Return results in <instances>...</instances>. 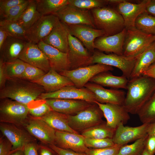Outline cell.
Wrapping results in <instances>:
<instances>
[{
	"instance_id": "6da1fadb",
	"label": "cell",
	"mask_w": 155,
	"mask_h": 155,
	"mask_svg": "<svg viewBox=\"0 0 155 155\" xmlns=\"http://www.w3.org/2000/svg\"><path fill=\"white\" fill-rule=\"evenodd\" d=\"M125 99L123 104L126 111L137 114L155 91V80L142 75L129 80Z\"/></svg>"
},
{
	"instance_id": "7a4b0ae2",
	"label": "cell",
	"mask_w": 155,
	"mask_h": 155,
	"mask_svg": "<svg viewBox=\"0 0 155 155\" xmlns=\"http://www.w3.org/2000/svg\"><path fill=\"white\" fill-rule=\"evenodd\" d=\"M45 91L39 85L22 78L7 79L1 89L0 98H9L28 105Z\"/></svg>"
},
{
	"instance_id": "3957f363",
	"label": "cell",
	"mask_w": 155,
	"mask_h": 155,
	"mask_svg": "<svg viewBox=\"0 0 155 155\" xmlns=\"http://www.w3.org/2000/svg\"><path fill=\"white\" fill-rule=\"evenodd\" d=\"M91 10L96 28L103 31L105 36L117 34L125 28L123 19L116 9L104 7Z\"/></svg>"
},
{
	"instance_id": "277c9868",
	"label": "cell",
	"mask_w": 155,
	"mask_h": 155,
	"mask_svg": "<svg viewBox=\"0 0 155 155\" xmlns=\"http://www.w3.org/2000/svg\"><path fill=\"white\" fill-rule=\"evenodd\" d=\"M1 99L0 122L24 127L28 120V116L30 108L28 105L9 98Z\"/></svg>"
},
{
	"instance_id": "5b68a950",
	"label": "cell",
	"mask_w": 155,
	"mask_h": 155,
	"mask_svg": "<svg viewBox=\"0 0 155 155\" xmlns=\"http://www.w3.org/2000/svg\"><path fill=\"white\" fill-rule=\"evenodd\" d=\"M155 41V35L146 34L135 28L126 29L123 55L138 56Z\"/></svg>"
},
{
	"instance_id": "8992f818",
	"label": "cell",
	"mask_w": 155,
	"mask_h": 155,
	"mask_svg": "<svg viewBox=\"0 0 155 155\" xmlns=\"http://www.w3.org/2000/svg\"><path fill=\"white\" fill-rule=\"evenodd\" d=\"M103 113L95 103L74 115H67L68 124L73 129L84 131L103 122Z\"/></svg>"
},
{
	"instance_id": "52a82bcc",
	"label": "cell",
	"mask_w": 155,
	"mask_h": 155,
	"mask_svg": "<svg viewBox=\"0 0 155 155\" xmlns=\"http://www.w3.org/2000/svg\"><path fill=\"white\" fill-rule=\"evenodd\" d=\"M139 56L130 57L123 55H119L114 53L106 54L101 51H95L92 55V63L117 67L122 71V75L129 80Z\"/></svg>"
},
{
	"instance_id": "ba28073f",
	"label": "cell",
	"mask_w": 155,
	"mask_h": 155,
	"mask_svg": "<svg viewBox=\"0 0 155 155\" xmlns=\"http://www.w3.org/2000/svg\"><path fill=\"white\" fill-rule=\"evenodd\" d=\"M53 14L66 25H84L96 28L89 10L81 9L68 4Z\"/></svg>"
},
{
	"instance_id": "9c48e42d",
	"label": "cell",
	"mask_w": 155,
	"mask_h": 155,
	"mask_svg": "<svg viewBox=\"0 0 155 155\" xmlns=\"http://www.w3.org/2000/svg\"><path fill=\"white\" fill-rule=\"evenodd\" d=\"M112 67L101 64L90 65L59 73L69 78L78 88H81L96 75L103 72L113 71Z\"/></svg>"
},
{
	"instance_id": "30bf717a",
	"label": "cell",
	"mask_w": 155,
	"mask_h": 155,
	"mask_svg": "<svg viewBox=\"0 0 155 155\" xmlns=\"http://www.w3.org/2000/svg\"><path fill=\"white\" fill-rule=\"evenodd\" d=\"M69 70L84 67L92 64V55L77 38L70 33L68 36Z\"/></svg>"
},
{
	"instance_id": "8fae6325",
	"label": "cell",
	"mask_w": 155,
	"mask_h": 155,
	"mask_svg": "<svg viewBox=\"0 0 155 155\" xmlns=\"http://www.w3.org/2000/svg\"><path fill=\"white\" fill-rule=\"evenodd\" d=\"M59 21L58 18L53 14L42 16L26 30L27 41L38 44L49 34Z\"/></svg>"
},
{
	"instance_id": "7c38bea8",
	"label": "cell",
	"mask_w": 155,
	"mask_h": 155,
	"mask_svg": "<svg viewBox=\"0 0 155 155\" xmlns=\"http://www.w3.org/2000/svg\"><path fill=\"white\" fill-rule=\"evenodd\" d=\"M23 127L12 124L0 123V131L11 144L14 151L23 150L26 144L34 141L33 137Z\"/></svg>"
},
{
	"instance_id": "4fadbf2b",
	"label": "cell",
	"mask_w": 155,
	"mask_h": 155,
	"mask_svg": "<svg viewBox=\"0 0 155 155\" xmlns=\"http://www.w3.org/2000/svg\"><path fill=\"white\" fill-rule=\"evenodd\" d=\"M42 100L58 98L84 100L92 103L96 101L94 94L86 88H78L75 86H65L55 92L42 93L39 97Z\"/></svg>"
},
{
	"instance_id": "5bb4252c",
	"label": "cell",
	"mask_w": 155,
	"mask_h": 155,
	"mask_svg": "<svg viewBox=\"0 0 155 155\" xmlns=\"http://www.w3.org/2000/svg\"><path fill=\"white\" fill-rule=\"evenodd\" d=\"M102 111L106 120V124L109 127L116 129L121 123L126 124L130 119L129 113L123 105L106 103L102 104L95 101Z\"/></svg>"
},
{
	"instance_id": "9a60e30c",
	"label": "cell",
	"mask_w": 155,
	"mask_h": 155,
	"mask_svg": "<svg viewBox=\"0 0 155 155\" xmlns=\"http://www.w3.org/2000/svg\"><path fill=\"white\" fill-rule=\"evenodd\" d=\"M18 58L26 63L40 69L46 73L51 69L47 58L37 44L28 41Z\"/></svg>"
},
{
	"instance_id": "2e32d148",
	"label": "cell",
	"mask_w": 155,
	"mask_h": 155,
	"mask_svg": "<svg viewBox=\"0 0 155 155\" xmlns=\"http://www.w3.org/2000/svg\"><path fill=\"white\" fill-rule=\"evenodd\" d=\"M150 123H144L139 126H124L121 123L116 128L112 139L115 144L125 145L135 141L148 134Z\"/></svg>"
},
{
	"instance_id": "e0dca14e",
	"label": "cell",
	"mask_w": 155,
	"mask_h": 155,
	"mask_svg": "<svg viewBox=\"0 0 155 155\" xmlns=\"http://www.w3.org/2000/svg\"><path fill=\"white\" fill-rule=\"evenodd\" d=\"M66 25L68 28L70 34L79 40L87 50L91 53H93L95 51L94 42L95 39L99 37L105 36L103 31L87 25Z\"/></svg>"
},
{
	"instance_id": "ac0fdd59",
	"label": "cell",
	"mask_w": 155,
	"mask_h": 155,
	"mask_svg": "<svg viewBox=\"0 0 155 155\" xmlns=\"http://www.w3.org/2000/svg\"><path fill=\"white\" fill-rule=\"evenodd\" d=\"M24 128L32 136L42 143L55 144L56 130L43 121L32 117L28 119Z\"/></svg>"
},
{
	"instance_id": "d6986e66",
	"label": "cell",
	"mask_w": 155,
	"mask_h": 155,
	"mask_svg": "<svg viewBox=\"0 0 155 155\" xmlns=\"http://www.w3.org/2000/svg\"><path fill=\"white\" fill-rule=\"evenodd\" d=\"M150 0H144L139 3H134L122 0L117 4L116 10L122 16L126 29L135 28V24L136 19L146 11Z\"/></svg>"
},
{
	"instance_id": "ffe728a7",
	"label": "cell",
	"mask_w": 155,
	"mask_h": 155,
	"mask_svg": "<svg viewBox=\"0 0 155 155\" xmlns=\"http://www.w3.org/2000/svg\"><path fill=\"white\" fill-rule=\"evenodd\" d=\"M84 87L94 94L96 101L99 103L121 105L123 104L126 94L123 90L107 89L94 83H88Z\"/></svg>"
},
{
	"instance_id": "44dd1931",
	"label": "cell",
	"mask_w": 155,
	"mask_h": 155,
	"mask_svg": "<svg viewBox=\"0 0 155 155\" xmlns=\"http://www.w3.org/2000/svg\"><path fill=\"white\" fill-rule=\"evenodd\" d=\"M53 110L67 115H74L94 103L79 100L51 98L45 100Z\"/></svg>"
},
{
	"instance_id": "7402d4cb",
	"label": "cell",
	"mask_w": 155,
	"mask_h": 155,
	"mask_svg": "<svg viewBox=\"0 0 155 155\" xmlns=\"http://www.w3.org/2000/svg\"><path fill=\"white\" fill-rule=\"evenodd\" d=\"M85 138L78 133L56 130L55 144L63 149L84 153L88 148L85 144Z\"/></svg>"
},
{
	"instance_id": "603a6c76",
	"label": "cell",
	"mask_w": 155,
	"mask_h": 155,
	"mask_svg": "<svg viewBox=\"0 0 155 155\" xmlns=\"http://www.w3.org/2000/svg\"><path fill=\"white\" fill-rule=\"evenodd\" d=\"M126 29L117 34L108 36H104L96 38L94 43L95 49L101 51L113 53L123 55V45Z\"/></svg>"
},
{
	"instance_id": "cb8c5ba5",
	"label": "cell",
	"mask_w": 155,
	"mask_h": 155,
	"mask_svg": "<svg viewBox=\"0 0 155 155\" xmlns=\"http://www.w3.org/2000/svg\"><path fill=\"white\" fill-rule=\"evenodd\" d=\"M69 30L67 25L60 21L42 41L63 52L68 53L69 50Z\"/></svg>"
},
{
	"instance_id": "d4e9b609",
	"label": "cell",
	"mask_w": 155,
	"mask_h": 155,
	"mask_svg": "<svg viewBox=\"0 0 155 155\" xmlns=\"http://www.w3.org/2000/svg\"><path fill=\"white\" fill-rule=\"evenodd\" d=\"M32 82L42 86L46 93L55 92L66 86H75L69 78L51 68L42 77Z\"/></svg>"
},
{
	"instance_id": "484cf974",
	"label": "cell",
	"mask_w": 155,
	"mask_h": 155,
	"mask_svg": "<svg viewBox=\"0 0 155 155\" xmlns=\"http://www.w3.org/2000/svg\"><path fill=\"white\" fill-rule=\"evenodd\" d=\"M40 49L47 58L52 69L59 73L69 70L68 55L44 43L42 41L38 44Z\"/></svg>"
},
{
	"instance_id": "4316f807",
	"label": "cell",
	"mask_w": 155,
	"mask_h": 155,
	"mask_svg": "<svg viewBox=\"0 0 155 155\" xmlns=\"http://www.w3.org/2000/svg\"><path fill=\"white\" fill-rule=\"evenodd\" d=\"M155 62V41L138 56L130 79L142 75L143 73Z\"/></svg>"
},
{
	"instance_id": "83f0119b",
	"label": "cell",
	"mask_w": 155,
	"mask_h": 155,
	"mask_svg": "<svg viewBox=\"0 0 155 155\" xmlns=\"http://www.w3.org/2000/svg\"><path fill=\"white\" fill-rule=\"evenodd\" d=\"M28 41L8 36L1 49V58L5 62L18 58Z\"/></svg>"
},
{
	"instance_id": "f1b7e54d",
	"label": "cell",
	"mask_w": 155,
	"mask_h": 155,
	"mask_svg": "<svg viewBox=\"0 0 155 155\" xmlns=\"http://www.w3.org/2000/svg\"><path fill=\"white\" fill-rule=\"evenodd\" d=\"M129 80L125 77L116 76L108 71L100 73L92 78L90 82L102 86L115 89H127Z\"/></svg>"
},
{
	"instance_id": "f546056e",
	"label": "cell",
	"mask_w": 155,
	"mask_h": 155,
	"mask_svg": "<svg viewBox=\"0 0 155 155\" xmlns=\"http://www.w3.org/2000/svg\"><path fill=\"white\" fill-rule=\"evenodd\" d=\"M36 118L45 121L56 130L78 133L69 126L67 115L52 110L43 117Z\"/></svg>"
},
{
	"instance_id": "4dcf8cb0",
	"label": "cell",
	"mask_w": 155,
	"mask_h": 155,
	"mask_svg": "<svg viewBox=\"0 0 155 155\" xmlns=\"http://www.w3.org/2000/svg\"><path fill=\"white\" fill-rule=\"evenodd\" d=\"M42 16L37 10L36 0H30L27 6L15 21L26 30Z\"/></svg>"
},
{
	"instance_id": "1f68e13d",
	"label": "cell",
	"mask_w": 155,
	"mask_h": 155,
	"mask_svg": "<svg viewBox=\"0 0 155 155\" xmlns=\"http://www.w3.org/2000/svg\"><path fill=\"white\" fill-rule=\"evenodd\" d=\"M116 130L103 122L83 131L82 135L85 138L95 139L112 138Z\"/></svg>"
},
{
	"instance_id": "d6a6232c",
	"label": "cell",
	"mask_w": 155,
	"mask_h": 155,
	"mask_svg": "<svg viewBox=\"0 0 155 155\" xmlns=\"http://www.w3.org/2000/svg\"><path fill=\"white\" fill-rule=\"evenodd\" d=\"M37 11L42 16L53 14L69 4L68 0H36Z\"/></svg>"
},
{
	"instance_id": "836d02e7",
	"label": "cell",
	"mask_w": 155,
	"mask_h": 155,
	"mask_svg": "<svg viewBox=\"0 0 155 155\" xmlns=\"http://www.w3.org/2000/svg\"><path fill=\"white\" fill-rule=\"evenodd\" d=\"M135 26L144 33L155 35V17L150 15L145 11L137 17Z\"/></svg>"
},
{
	"instance_id": "e575fe53",
	"label": "cell",
	"mask_w": 155,
	"mask_h": 155,
	"mask_svg": "<svg viewBox=\"0 0 155 155\" xmlns=\"http://www.w3.org/2000/svg\"><path fill=\"white\" fill-rule=\"evenodd\" d=\"M137 115L143 124L151 123L155 121V91Z\"/></svg>"
},
{
	"instance_id": "d590c367",
	"label": "cell",
	"mask_w": 155,
	"mask_h": 155,
	"mask_svg": "<svg viewBox=\"0 0 155 155\" xmlns=\"http://www.w3.org/2000/svg\"><path fill=\"white\" fill-rule=\"evenodd\" d=\"M0 26L6 32L9 36L27 41L26 30L16 21L1 20Z\"/></svg>"
},
{
	"instance_id": "8d00e7d4",
	"label": "cell",
	"mask_w": 155,
	"mask_h": 155,
	"mask_svg": "<svg viewBox=\"0 0 155 155\" xmlns=\"http://www.w3.org/2000/svg\"><path fill=\"white\" fill-rule=\"evenodd\" d=\"M5 63L8 78H22L26 67L25 63L19 58Z\"/></svg>"
},
{
	"instance_id": "74e56055",
	"label": "cell",
	"mask_w": 155,
	"mask_h": 155,
	"mask_svg": "<svg viewBox=\"0 0 155 155\" xmlns=\"http://www.w3.org/2000/svg\"><path fill=\"white\" fill-rule=\"evenodd\" d=\"M148 134L130 144H125L120 149L118 155H139L145 148V144Z\"/></svg>"
},
{
	"instance_id": "f35d334b",
	"label": "cell",
	"mask_w": 155,
	"mask_h": 155,
	"mask_svg": "<svg viewBox=\"0 0 155 155\" xmlns=\"http://www.w3.org/2000/svg\"><path fill=\"white\" fill-rule=\"evenodd\" d=\"M69 4L85 10L102 7L108 3V0H68Z\"/></svg>"
},
{
	"instance_id": "ab89813d",
	"label": "cell",
	"mask_w": 155,
	"mask_h": 155,
	"mask_svg": "<svg viewBox=\"0 0 155 155\" xmlns=\"http://www.w3.org/2000/svg\"><path fill=\"white\" fill-rule=\"evenodd\" d=\"M30 0H27L23 3L14 7L0 16L1 19L16 21L29 4Z\"/></svg>"
},
{
	"instance_id": "60d3db41",
	"label": "cell",
	"mask_w": 155,
	"mask_h": 155,
	"mask_svg": "<svg viewBox=\"0 0 155 155\" xmlns=\"http://www.w3.org/2000/svg\"><path fill=\"white\" fill-rule=\"evenodd\" d=\"M84 143L88 148L93 149L106 148L115 144L112 139L110 138L95 139L85 138Z\"/></svg>"
},
{
	"instance_id": "b9f144b4",
	"label": "cell",
	"mask_w": 155,
	"mask_h": 155,
	"mask_svg": "<svg viewBox=\"0 0 155 155\" xmlns=\"http://www.w3.org/2000/svg\"><path fill=\"white\" fill-rule=\"evenodd\" d=\"M123 145L115 144L112 146L102 148H88L84 153L86 155H118L120 149Z\"/></svg>"
},
{
	"instance_id": "7bdbcfd3",
	"label": "cell",
	"mask_w": 155,
	"mask_h": 155,
	"mask_svg": "<svg viewBox=\"0 0 155 155\" xmlns=\"http://www.w3.org/2000/svg\"><path fill=\"white\" fill-rule=\"evenodd\" d=\"M46 73L40 69L26 63L25 69L21 78L32 81L38 79Z\"/></svg>"
},
{
	"instance_id": "ee69618b",
	"label": "cell",
	"mask_w": 155,
	"mask_h": 155,
	"mask_svg": "<svg viewBox=\"0 0 155 155\" xmlns=\"http://www.w3.org/2000/svg\"><path fill=\"white\" fill-rule=\"evenodd\" d=\"M52 110V109L50 106L44 102L37 107L30 108L29 113L33 117L39 118Z\"/></svg>"
},
{
	"instance_id": "f6af8a7d",
	"label": "cell",
	"mask_w": 155,
	"mask_h": 155,
	"mask_svg": "<svg viewBox=\"0 0 155 155\" xmlns=\"http://www.w3.org/2000/svg\"><path fill=\"white\" fill-rule=\"evenodd\" d=\"M27 0H0V15H2L13 7L25 2Z\"/></svg>"
},
{
	"instance_id": "bcb514c9",
	"label": "cell",
	"mask_w": 155,
	"mask_h": 155,
	"mask_svg": "<svg viewBox=\"0 0 155 155\" xmlns=\"http://www.w3.org/2000/svg\"><path fill=\"white\" fill-rule=\"evenodd\" d=\"M13 152L12 145L10 141L5 137H1L0 155H9Z\"/></svg>"
},
{
	"instance_id": "7dc6e473",
	"label": "cell",
	"mask_w": 155,
	"mask_h": 155,
	"mask_svg": "<svg viewBox=\"0 0 155 155\" xmlns=\"http://www.w3.org/2000/svg\"><path fill=\"white\" fill-rule=\"evenodd\" d=\"M49 146L57 155H86L84 153L61 148L54 144H49Z\"/></svg>"
},
{
	"instance_id": "c3c4849f",
	"label": "cell",
	"mask_w": 155,
	"mask_h": 155,
	"mask_svg": "<svg viewBox=\"0 0 155 155\" xmlns=\"http://www.w3.org/2000/svg\"><path fill=\"white\" fill-rule=\"evenodd\" d=\"M145 144V149L151 155L155 154V135L148 134Z\"/></svg>"
},
{
	"instance_id": "681fc988",
	"label": "cell",
	"mask_w": 155,
	"mask_h": 155,
	"mask_svg": "<svg viewBox=\"0 0 155 155\" xmlns=\"http://www.w3.org/2000/svg\"><path fill=\"white\" fill-rule=\"evenodd\" d=\"M39 146L34 142L29 143L24 146L23 151L24 155H38Z\"/></svg>"
},
{
	"instance_id": "f907efd6",
	"label": "cell",
	"mask_w": 155,
	"mask_h": 155,
	"mask_svg": "<svg viewBox=\"0 0 155 155\" xmlns=\"http://www.w3.org/2000/svg\"><path fill=\"white\" fill-rule=\"evenodd\" d=\"M8 77L5 68V63L3 60L0 59V87L2 88L4 86Z\"/></svg>"
},
{
	"instance_id": "816d5d0a",
	"label": "cell",
	"mask_w": 155,
	"mask_h": 155,
	"mask_svg": "<svg viewBox=\"0 0 155 155\" xmlns=\"http://www.w3.org/2000/svg\"><path fill=\"white\" fill-rule=\"evenodd\" d=\"M38 150L39 155H54L55 152L51 148H49L44 146H40Z\"/></svg>"
},
{
	"instance_id": "f5cc1de1",
	"label": "cell",
	"mask_w": 155,
	"mask_h": 155,
	"mask_svg": "<svg viewBox=\"0 0 155 155\" xmlns=\"http://www.w3.org/2000/svg\"><path fill=\"white\" fill-rule=\"evenodd\" d=\"M142 75L150 77L155 80V62L143 73Z\"/></svg>"
},
{
	"instance_id": "db71d44e",
	"label": "cell",
	"mask_w": 155,
	"mask_h": 155,
	"mask_svg": "<svg viewBox=\"0 0 155 155\" xmlns=\"http://www.w3.org/2000/svg\"><path fill=\"white\" fill-rule=\"evenodd\" d=\"M146 11L150 15L155 17V0H150L147 6Z\"/></svg>"
},
{
	"instance_id": "11a10c76",
	"label": "cell",
	"mask_w": 155,
	"mask_h": 155,
	"mask_svg": "<svg viewBox=\"0 0 155 155\" xmlns=\"http://www.w3.org/2000/svg\"><path fill=\"white\" fill-rule=\"evenodd\" d=\"M8 35L6 32L1 26H0V50H1Z\"/></svg>"
},
{
	"instance_id": "9f6ffc18",
	"label": "cell",
	"mask_w": 155,
	"mask_h": 155,
	"mask_svg": "<svg viewBox=\"0 0 155 155\" xmlns=\"http://www.w3.org/2000/svg\"><path fill=\"white\" fill-rule=\"evenodd\" d=\"M148 133L155 135V121L150 124Z\"/></svg>"
},
{
	"instance_id": "6f0895ef",
	"label": "cell",
	"mask_w": 155,
	"mask_h": 155,
	"mask_svg": "<svg viewBox=\"0 0 155 155\" xmlns=\"http://www.w3.org/2000/svg\"><path fill=\"white\" fill-rule=\"evenodd\" d=\"M9 155H24L23 151L19 150L13 152Z\"/></svg>"
},
{
	"instance_id": "680465c9",
	"label": "cell",
	"mask_w": 155,
	"mask_h": 155,
	"mask_svg": "<svg viewBox=\"0 0 155 155\" xmlns=\"http://www.w3.org/2000/svg\"><path fill=\"white\" fill-rule=\"evenodd\" d=\"M139 155H151L150 154L145 150H144Z\"/></svg>"
}]
</instances>
